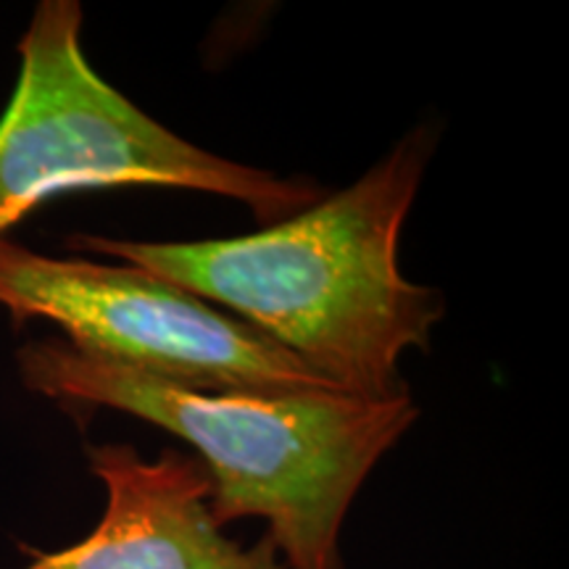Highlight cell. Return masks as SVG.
<instances>
[{"instance_id":"3957f363","label":"cell","mask_w":569,"mask_h":569,"mask_svg":"<svg viewBox=\"0 0 569 569\" xmlns=\"http://www.w3.org/2000/svg\"><path fill=\"white\" fill-rule=\"evenodd\" d=\"M80 32V3L42 0L19 42V82L0 117V234L69 190H201L246 203L267 227L327 196L315 180L222 159L167 130L101 80Z\"/></svg>"},{"instance_id":"7a4b0ae2","label":"cell","mask_w":569,"mask_h":569,"mask_svg":"<svg viewBox=\"0 0 569 569\" xmlns=\"http://www.w3.org/2000/svg\"><path fill=\"white\" fill-rule=\"evenodd\" d=\"M24 386L69 411L117 409L159 425L201 453L219 525L267 519L288 569H343L340 528L369 472L415 425L411 393H206L82 351L38 340L19 351Z\"/></svg>"},{"instance_id":"6da1fadb","label":"cell","mask_w":569,"mask_h":569,"mask_svg":"<svg viewBox=\"0 0 569 569\" xmlns=\"http://www.w3.org/2000/svg\"><path fill=\"white\" fill-rule=\"evenodd\" d=\"M436 151L417 127L351 188L243 238L138 243L77 234L71 248L111 256L206 303L240 315L343 393H409L398 359L427 351L443 293L398 269V238Z\"/></svg>"},{"instance_id":"277c9868","label":"cell","mask_w":569,"mask_h":569,"mask_svg":"<svg viewBox=\"0 0 569 569\" xmlns=\"http://www.w3.org/2000/svg\"><path fill=\"white\" fill-rule=\"evenodd\" d=\"M0 306L17 327L48 319L71 346L182 388L272 398L338 390L259 330L130 264L53 259L0 234Z\"/></svg>"},{"instance_id":"5b68a950","label":"cell","mask_w":569,"mask_h":569,"mask_svg":"<svg viewBox=\"0 0 569 569\" xmlns=\"http://www.w3.org/2000/svg\"><path fill=\"white\" fill-rule=\"evenodd\" d=\"M90 467L109 496L103 519L77 546L27 569H288L269 536L251 549L224 536L198 459L163 451L146 461L132 446H98Z\"/></svg>"}]
</instances>
